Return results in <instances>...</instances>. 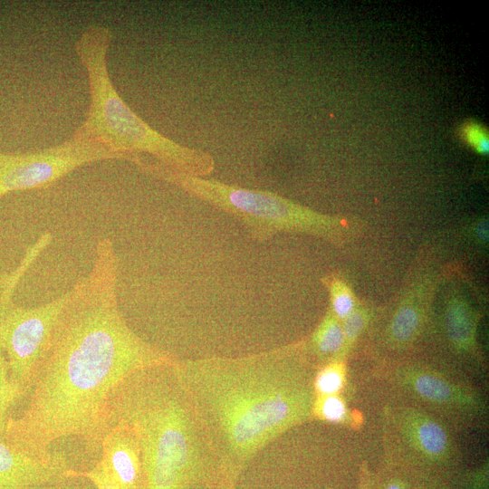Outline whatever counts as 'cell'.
<instances>
[{"label":"cell","mask_w":489,"mask_h":489,"mask_svg":"<svg viewBox=\"0 0 489 489\" xmlns=\"http://www.w3.org/2000/svg\"><path fill=\"white\" fill-rule=\"evenodd\" d=\"M475 235L482 243L488 240V222L486 220L478 221L475 226Z\"/></svg>","instance_id":"7402d4cb"},{"label":"cell","mask_w":489,"mask_h":489,"mask_svg":"<svg viewBox=\"0 0 489 489\" xmlns=\"http://www.w3.org/2000/svg\"><path fill=\"white\" fill-rule=\"evenodd\" d=\"M174 363L133 373L110 402V426L124 425L138 442L143 489H186L202 475L209 458Z\"/></svg>","instance_id":"3957f363"},{"label":"cell","mask_w":489,"mask_h":489,"mask_svg":"<svg viewBox=\"0 0 489 489\" xmlns=\"http://www.w3.org/2000/svg\"><path fill=\"white\" fill-rule=\"evenodd\" d=\"M401 428L414 448L432 460H442L452 449L446 428L433 417L417 411L402 416Z\"/></svg>","instance_id":"7c38bea8"},{"label":"cell","mask_w":489,"mask_h":489,"mask_svg":"<svg viewBox=\"0 0 489 489\" xmlns=\"http://www.w3.org/2000/svg\"><path fill=\"white\" fill-rule=\"evenodd\" d=\"M330 293L331 312L340 321L344 320L360 302L350 286L340 278L327 281Z\"/></svg>","instance_id":"e0dca14e"},{"label":"cell","mask_w":489,"mask_h":489,"mask_svg":"<svg viewBox=\"0 0 489 489\" xmlns=\"http://www.w3.org/2000/svg\"><path fill=\"white\" fill-rule=\"evenodd\" d=\"M312 414L331 423H345L349 419L347 405L340 395L315 397Z\"/></svg>","instance_id":"d6986e66"},{"label":"cell","mask_w":489,"mask_h":489,"mask_svg":"<svg viewBox=\"0 0 489 489\" xmlns=\"http://www.w3.org/2000/svg\"><path fill=\"white\" fill-rule=\"evenodd\" d=\"M70 291L43 305H16L12 295L0 293V350L12 381L30 393L37 369L47 352Z\"/></svg>","instance_id":"8992f818"},{"label":"cell","mask_w":489,"mask_h":489,"mask_svg":"<svg viewBox=\"0 0 489 489\" xmlns=\"http://www.w3.org/2000/svg\"><path fill=\"white\" fill-rule=\"evenodd\" d=\"M312 351L327 363L343 361L344 335L341 322L329 310L312 335Z\"/></svg>","instance_id":"5bb4252c"},{"label":"cell","mask_w":489,"mask_h":489,"mask_svg":"<svg viewBox=\"0 0 489 489\" xmlns=\"http://www.w3.org/2000/svg\"><path fill=\"white\" fill-rule=\"evenodd\" d=\"M153 175L235 216L258 240L293 232L340 244L355 236L358 230L353 222L320 214L270 192L234 187L163 166H158Z\"/></svg>","instance_id":"5b68a950"},{"label":"cell","mask_w":489,"mask_h":489,"mask_svg":"<svg viewBox=\"0 0 489 489\" xmlns=\"http://www.w3.org/2000/svg\"><path fill=\"white\" fill-rule=\"evenodd\" d=\"M28 393L11 380L6 358L0 350V437L4 439L11 408Z\"/></svg>","instance_id":"9a60e30c"},{"label":"cell","mask_w":489,"mask_h":489,"mask_svg":"<svg viewBox=\"0 0 489 489\" xmlns=\"http://www.w3.org/2000/svg\"><path fill=\"white\" fill-rule=\"evenodd\" d=\"M346 383V368L343 361L326 363L314 378L312 386L315 397L339 395Z\"/></svg>","instance_id":"2e32d148"},{"label":"cell","mask_w":489,"mask_h":489,"mask_svg":"<svg viewBox=\"0 0 489 489\" xmlns=\"http://www.w3.org/2000/svg\"><path fill=\"white\" fill-rule=\"evenodd\" d=\"M372 312L370 309L361 302L344 320L341 326L344 335L343 360L355 345L356 341L369 325Z\"/></svg>","instance_id":"ac0fdd59"},{"label":"cell","mask_w":489,"mask_h":489,"mask_svg":"<svg viewBox=\"0 0 489 489\" xmlns=\"http://www.w3.org/2000/svg\"><path fill=\"white\" fill-rule=\"evenodd\" d=\"M76 475L89 478L94 483L98 489H120L98 463L88 472L77 473L72 470L71 477Z\"/></svg>","instance_id":"44dd1931"},{"label":"cell","mask_w":489,"mask_h":489,"mask_svg":"<svg viewBox=\"0 0 489 489\" xmlns=\"http://www.w3.org/2000/svg\"><path fill=\"white\" fill-rule=\"evenodd\" d=\"M98 463L120 489H143L140 451L131 431L113 423L105 432Z\"/></svg>","instance_id":"30bf717a"},{"label":"cell","mask_w":489,"mask_h":489,"mask_svg":"<svg viewBox=\"0 0 489 489\" xmlns=\"http://www.w3.org/2000/svg\"><path fill=\"white\" fill-rule=\"evenodd\" d=\"M384 489H404V486L398 482L388 484Z\"/></svg>","instance_id":"603a6c76"},{"label":"cell","mask_w":489,"mask_h":489,"mask_svg":"<svg viewBox=\"0 0 489 489\" xmlns=\"http://www.w3.org/2000/svg\"><path fill=\"white\" fill-rule=\"evenodd\" d=\"M464 140L477 153H488L489 140L485 129L475 122L465 123L462 128Z\"/></svg>","instance_id":"ffe728a7"},{"label":"cell","mask_w":489,"mask_h":489,"mask_svg":"<svg viewBox=\"0 0 489 489\" xmlns=\"http://www.w3.org/2000/svg\"><path fill=\"white\" fill-rule=\"evenodd\" d=\"M114 158L124 157L99 143L73 136L39 151L0 152V197L13 191L48 187L79 167Z\"/></svg>","instance_id":"52a82bcc"},{"label":"cell","mask_w":489,"mask_h":489,"mask_svg":"<svg viewBox=\"0 0 489 489\" xmlns=\"http://www.w3.org/2000/svg\"><path fill=\"white\" fill-rule=\"evenodd\" d=\"M71 472L60 452L47 461L39 460L16 451L0 437V489H29L70 477Z\"/></svg>","instance_id":"9c48e42d"},{"label":"cell","mask_w":489,"mask_h":489,"mask_svg":"<svg viewBox=\"0 0 489 489\" xmlns=\"http://www.w3.org/2000/svg\"><path fill=\"white\" fill-rule=\"evenodd\" d=\"M292 354L173 364L210 455L228 473L312 414L313 386Z\"/></svg>","instance_id":"7a4b0ae2"},{"label":"cell","mask_w":489,"mask_h":489,"mask_svg":"<svg viewBox=\"0 0 489 489\" xmlns=\"http://www.w3.org/2000/svg\"><path fill=\"white\" fill-rule=\"evenodd\" d=\"M117 273L112 242L102 238L90 273L70 290L27 407L8 418L4 440L16 451L47 461L55 453L51 445L66 436L80 437L91 451L101 448L120 385L138 370L175 362L125 321L117 302Z\"/></svg>","instance_id":"6da1fadb"},{"label":"cell","mask_w":489,"mask_h":489,"mask_svg":"<svg viewBox=\"0 0 489 489\" xmlns=\"http://www.w3.org/2000/svg\"><path fill=\"white\" fill-rule=\"evenodd\" d=\"M444 323L451 345L459 352L476 351L478 313L463 296L451 295L446 302Z\"/></svg>","instance_id":"4fadbf2b"},{"label":"cell","mask_w":489,"mask_h":489,"mask_svg":"<svg viewBox=\"0 0 489 489\" xmlns=\"http://www.w3.org/2000/svg\"><path fill=\"white\" fill-rule=\"evenodd\" d=\"M435 280L428 276L414 283L399 302L386 330V340L394 349L412 344L427 318Z\"/></svg>","instance_id":"8fae6325"},{"label":"cell","mask_w":489,"mask_h":489,"mask_svg":"<svg viewBox=\"0 0 489 489\" xmlns=\"http://www.w3.org/2000/svg\"><path fill=\"white\" fill-rule=\"evenodd\" d=\"M111 32L91 25L77 39L74 49L84 66L90 87V106L73 137L94 141L130 161L141 153L163 166L192 176L206 175L214 168L206 153L167 139L149 127L124 102L110 80L107 55Z\"/></svg>","instance_id":"277c9868"},{"label":"cell","mask_w":489,"mask_h":489,"mask_svg":"<svg viewBox=\"0 0 489 489\" xmlns=\"http://www.w3.org/2000/svg\"><path fill=\"white\" fill-rule=\"evenodd\" d=\"M397 379L414 397L443 409L478 412L483 406L475 392L430 370L407 369Z\"/></svg>","instance_id":"ba28073f"}]
</instances>
